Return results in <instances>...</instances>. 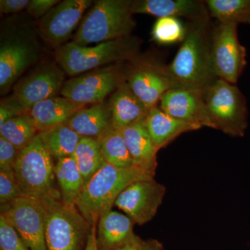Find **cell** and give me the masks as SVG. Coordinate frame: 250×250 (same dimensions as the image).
Masks as SVG:
<instances>
[{"instance_id": "cell-32", "label": "cell", "mask_w": 250, "mask_h": 250, "mask_svg": "<svg viewBox=\"0 0 250 250\" xmlns=\"http://www.w3.org/2000/svg\"><path fill=\"white\" fill-rule=\"evenodd\" d=\"M0 250H30L14 227L0 214Z\"/></svg>"}, {"instance_id": "cell-5", "label": "cell", "mask_w": 250, "mask_h": 250, "mask_svg": "<svg viewBox=\"0 0 250 250\" xmlns=\"http://www.w3.org/2000/svg\"><path fill=\"white\" fill-rule=\"evenodd\" d=\"M141 43L138 38L131 36L93 47L70 42L56 51V60L65 73L74 76L106 64L131 62L138 57Z\"/></svg>"}, {"instance_id": "cell-9", "label": "cell", "mask_w": 250, "mask_h": 250, "mask_svg": "<svg viewBox=\"0 0 250 250\" xmlns=\"http://www.w3.org/2000/svg\"><path fill=\"white\" fill-rule=\"evenodd\" d=\"M133 66L125 82L130 89L147 107L157 106L163 95L169 90L178 88L167 65L151 60L132 61Z\"/></svg>"}, {"instance_id": "cell-6", "label": "cell", "mask_w": 250, "mask_h": 250, "mask_svg": "<svg viewBox=\"0 0 250 250\" xmlns=\"http://www.w3.org/2000/svg\"><path fill=\"white\" fill-rule=\"evenodd\" d=\"M47 250H84L92 226L76 206L62 199L42 202Z\"/></svg>"}, {"instance_id": "cell-3", "label": "cell", "mask_w": 250, "mask_h": 250, "mask_svg": "<svg viewBox=\"0 0 250 250\" xmlns=\"http://www.w3.org/2000/svg\"><path fill=\"white\" fill-rule=\"evenodd\" d=\"M130 0H98L83 16L73 41L80 46L131 36L136 22Z\"/></svg>"}, {"instance_id": "cell-20", "label": "cell", "mask_w": 250, "mask_h": 250, "mask_svg": "<svg viewBox=\"0 0 250 250\" xmlns=\"http://www.w3.org/2000/svg\"><path fill=\"white\" fill-rule=\"evenodd\" d=\"M85 106L64 97H54L34 104L29 110V115L39 133H42L65 124Z\"/></svg>"}, {"instance_id": "cell-18", "label": "cell", "mask_w": 250, "mask_h": 250, "mask_svg": "<svg viewBox=\"0 0 250 250\" xmlns=\"http://www.w3.org/2000/svg\"><path fill=\"white\" fill-rule=\"evenodd\" d=\"M34 49L24 41H6L0 48V87L9 89L18 77L35 61Z\"/></svg>"}, {"instance_id": "cell-23", "label": "cell", "mask_w": 250, "mask_h": 250, "mask_svg": "<svg viewBox=\"0 0 250 250\" xmlns=\"http://www.w3.org/2000/svg\"><path fill=\"white\" fill-rule=\"evenodd\" d=\"M66 124L82 138L98 139L112 126L108 104H95L79 110Z\"/></svg>"}, {"instance_id": "cell-10", "label": "cell", "mask_w": 250, "mask_h": 250, "mask_svg": "<svg viewBox=\"0 0 250 250\" xmlns=\"http://www.w3.org/2000/svg\"><path fill=\"white\" fill-rule=\"evenodd\" d=\"M125 78L118 67L109 65L70 79L65 82L61 95L81 104L103 103Z\"/></svg>"}, {"instance_id": "cell-30", "label": "cell", "mask_w": 250, "mask_h": 250, "mask_svg": "<svg viewBox=\"0 0 250 250\" xmlns=\"http://www.w3.org/2000/svg\"><path fill=\"white\" fill-rule=\"evenodd\" d=\"M185 26L179 18H160L153 26V40L161 45H172L183 42L186 36Z\"/></svg>"}, {"instance_id": "cell-2", "label": "cell", "mask_w": 250, "mask_h": 250, "mask_svg": "<svg viewBox=\"0 0 250 250\" xmlns=\"http://www.w3.org/2000/svg\"><path fill=\"white\" fill-rule=\"evenodd\" d=\"M154 174L138 166L120 168L106 163L83 188L76 207L91 226L112 209L116 199L130 184L154 179Z\"/></svg>"}, {"instance_id": "cell-36", "label": "cell", "mask_w": 250, "mask_h": 250, "mask_svg": "<svg viewBox=\"0 0 250 250\" xmlns=\"http://www.w3.org/2000/svg\"><path fill=\"white\" fill-rule=\"evenodd\" d=\"M29 3V0H1L0 11L1 14H14L27 8Z\"/></svg>"}, {"instance_id": "cell-1", "label": "cell", "mask_w": 250, "mask_h": 250, "mask_svg": "<svg viewBox=\"0 0 250 250\" xmlns=\"http://www.w3.org/2000/svg\"><path fill=\"white\" fill-rule=\"evenodd\" d=\"M186 29L185 39L167 69L178 88L204 94L218 79L210 59V20L188 21Z\"/></svg>"}, {"instance_id": "cell-17", "label": "cell", "mask_w": 250, "mask_h": 250, "mask_svg": "<svg viewBox=\"0 0 250 250\" xmlns=\"http://www.w3.org/2000/svg\"><path fill=\"white\" fill-rule=\"evenodd\" d=\"M134 222L125 213L111 209L105 212L97 223L99 250H117L137 238Z\"/></svg>"}, {"instance_id": "cell-29", "label": "cell", "mask_w": 250, "mask_h": 250, "mask_svg": "<svg viewBox=\"0 0 250 250\" xmlns=\"http://www.w3.org/2000/svg\"><path fill=\"white\" fill-rule=\"evenodd\" d=\"M39 134L29 114L14 117L0 126V137L9 141L20 151L27 147Z\"/></svg>"}, {"instance_id": "cell-16", "label": "cell", "mask_w": 250, "mask_h": 250, "mask_svg": "<svg viewBox=\"0 0 250 250\" xmlns=\"http://www.w3.org/2000/svg\"><path fill=\"white\" fill-rule=\"evenodd\" d=\"M131 11L133 14L184 18L188 21L210 18L205 1L200 0H136L131 1Z\"/></svg>"}, {"instance_id": "cell-11", "label": "cell", "mask_w": 250, "mask_h": 250, "mask_svg": "<svg viewBox=\"0 0 250 250\" xmlns=\"http://www.w3.org/2000/svg\"><path fill=\"white\" fill-rule=\"evenodd\" d=\"M166 192L165 186L154 179L138 181L130 184L120 194L114 206L135 224L142 226L155 217Z\"/></svg>"}, {"instance_id": "cell-7", "label": "cell", "mask_w": 250, "mask_h": 250, "mask_svg": "<svg viewBox=\"0 0 250 250\" xmlns=\"http://www.w3.org/2000/svg\"><path fill=\"white\" fill-rule=\"evenodd\" d=\"M203 95L214 129L231 137H243L248 110L246 99L236 84L217 79Z\"/></svg>"}, {"instance_id": "cell-35", "label": "cell", "mask_w": 250, "mask_h": 250, "mask_svg": "<svg viewBox=\"0 0 250 250\" xmlns=\"http://www.w3.org/2000/svg\"><path fill=\"white\" fill-rule=\"evenodd\" d=\"M117 250H164V248L157 240H143L138 236L134 241Z\"/></svg>"}, {"instance_id": "cell-26", "label": "cell", "mask_w": 250, "mask_h": 250, "mask_svg": "<svg viewBox=\"0 0 250 250\" xmlns=\"http://www.w3.org/2000/svg\"><path fill=\"white\" fill-rule=\"evenodd\" d=\"M39 135L54 159L57 161L73 156L82 137L65 123Z\"/></svg>"}, {"instance_id": "cell-8", "label": "cell", "mask_w": 250, "mask_h": 250, "mask_svg": "<svg viewBox=\"0 0 250 250\" xmlns=\"http://www.w3.org/2000/svg\"><path fill=\"white\" fill-rule=\"evenodd\" d=\"M238 24L219 23L212 29L210 59L218 79L236 84L247 65L246 47L240 43Z\"/></svg>"}, {"instance_id": "cell-24", "label": "cell", "mask_w": 250, "mask_h": 250, "mask_svg": "<svg viewBox=\"0 0 250 250\" xmlns=\"http://www.w3.org/2000/svg\"><path fill=\"white\" fill-rule=\"evenodd\" d=\"M56 179L65 205L76 206L83 183L76 161L72 156L59 159L55 164Z\"/></svg>"}, {"instance_id": "cell-13", "label": "cell", "mask_w": 250, "mask_h": 250, "mask_svg": "<svg viewBox=\"0 0 250 250\" xmlns=\"http://www.w3.org/2000/svg\"><path fill=\"white\" fill-rule=\"evenodd\" d=\"M92 4L91 0L60 1L39 21L41 37L52 45H61L70 37Z\"/></svg>"}, {"instance_id": "cell-34", "label": "cell", "mask_w": 250, "mask_h": 250, "mask_svg": "<svg viewBox=\"0 0 250 250\" xmlns=\"http://www.w3.org/2000/svg\"><path fill=\"white\" fill-rule=\"evenodd\" d=\"M59 2L58 0H31L26 9L33 17L41 19Z\"/></svg>"}, {"instance_id": "cell-31", "label": "cell", "mask_w": 250, "mask_h": 250, "mask_svg": "<svg viewBox=\"0 0 250 250\" xmlns=\"http://www.w3.org/2000/svg\"><path fill=\"white\" fill-rule=\"evenodd\" d=\"M22 197L14 170L0 169V208L9 207L19 197Z\"/></svg>"}, {"instance_id": "cell-37", "label": "cell", "mask_w": 250, "mask_h": 250, "mask_svg": "<svg viewBox=\"0 0 250 250\" xmlns=\"http://www.w3.org/2000/svg\"><path fill=\"white\" fill-rule=\"evenodd\" d=\"M84 250H99L97 243V225L92 226Z\"/></svg>"}, {"instance_id": "cell-12", "label": "cell", "mask_w": 250, "mask_h": 250, "mask_svg": "<svg viewBox=\"0 0 250 250\" xmlns=\"http://www.w3.org/2000/svg\"><path fill=\"white\" fill-rule=\"evenodd\" d=\"M1 214L14 227L30 250H47L42 202L21 197L1 210Z\"/></svg>"}, {"instance_id": "cell-14", "label": "cell", "mask_w": 250, "mask_h": 250, "mask_svg": "<svg viewBox=\"0 0 250 250\" xmlns=\"http://www.w3.org/2000/svg\"><path fill=\"white\" fill-rule=\"evenodd\" d=\"M159 107L179 121L195 126L214 129L203 93L196 90L176 88L166 92L159 101Z\"/></svg>"}, {"instance_id": "cell-28", "label": "cell", "mask_w": 250, "mask_h": 250, "mask_svg": "<svg viewBox=\"0 0 250 250\" xmlns=\"http://www.w3.org/2000/svg\"><path fill=\"white\" fill-rule=\"evenodd\" d=\"M210 17L223 24H250V0H207Z\"/></svg>"}, {"instance_id": "cell-19", "label": "cell", "mask_w": 250, "mask_h": 250, "mask_svg": "<svg viewBox=\"0 0 250 250\" xmlns=\"http://www.w3.org/2000/svg\"><path fill=\"white\" fill-rule=\"evenodd\" d=\"M108 106L112 126L119 130L143 121L150 109L136 97L125 81L112 93Z\"/></svg>"}, {"instance_id": "cell-27", "label": "cell", "mask_w": 250, "mask_h": 250, "mask_svg": "<svg viewBox=\"0 0 250 250\" xmlns=\"http://www.w3.org/2000/svg\"><path fill=\"white\" fill-rule=\"evenodd\" d=\"M72 157L82 174L83 187L106 163L102 154L100 143L91 138L81 139Z\"/></svg>"}, {"instance_id": "cell-4", "label": "cell", "mask_w": 250, "mask_h": 250, "mask_svg": "<svg viewBox=\"0 0 250 250\" xmlns=\"http://www.w3.org/2000/svg\"><path fill=\"white\" fill-rule=\"evenodd\" d=\"M54 158L38 134L30 144L20 152L14 173L22 197L41 202L62 199L56 187Z\"/></svg>"}, {"instance_id": "cell-33", "label": "cell", "mask_w": 250, "mask_h": 250, "mask_svg": "<svg viewBox=\"0 0 250 250\" xmlns=\"http://www.w3.org/2000/svg\"><path fill=\"white\" fill-rule=\"evenodd\" d=\"M20 152L11 143L0 137V169L14 170Z\"/></svg>"}, {"instance_id": "cell-15", "label": "cell", "mask_w": 250, "mask_h": 250, "mask_svg": "<svg viewBox=\"0 0 250 250\" xmlns=\"http://www.w3.org/2000/svg\"><path fill=\"white\" fill-rule=\"evenodd\" d=\"M62 69L55 64L46 65L24 79L14 88L13 98L29 114L36 104L61 93L65 84Z\"/></svg>"}, {"instance_id": "cell-22", "label": "cell", "mask_w": 250, "mask_h": 250, "mask_svg": "<svg viewBox=\"0 0 250 250\" xmlns=\"http://www.w3.org/2000/svg\"><path fill=\"white\" fill-rule=\"evenodd\" d=\"M144 122L148 134L159 151L180 135L197 130L192 125L167 114L158 106L149 110Z\"/></svg>"}, {"instance_id": "cell-25", "label": "cell", "mask_w": 250, "mask_h": 250, "mask_svg": "<svg viewBox=\"0 0 250 250\" xmlns=\"http://www.w3.org/2000/svg\"><path fill=\"white\" fill-rule=\"evenodd\" d=\"M97 140L100 143L104 159L108 164L120 168L134 166L122 130L111 126Z\"/></svg>"}, {"instance_id": "cell-21", "label": "cell", "mask_w": 250, "mask_h": 250, "mask_svg": "<svg viewBox=\"0 0 250 250\" xmlns=\"http://www.w3.org/2000/svg\"><path fill=\"white\" fill-rule=\"evenodd\" d=\"M122 131L134 166L155 175L159 150L148 134L144 120L129 125Z\"/></svg>"}]
</instances>
